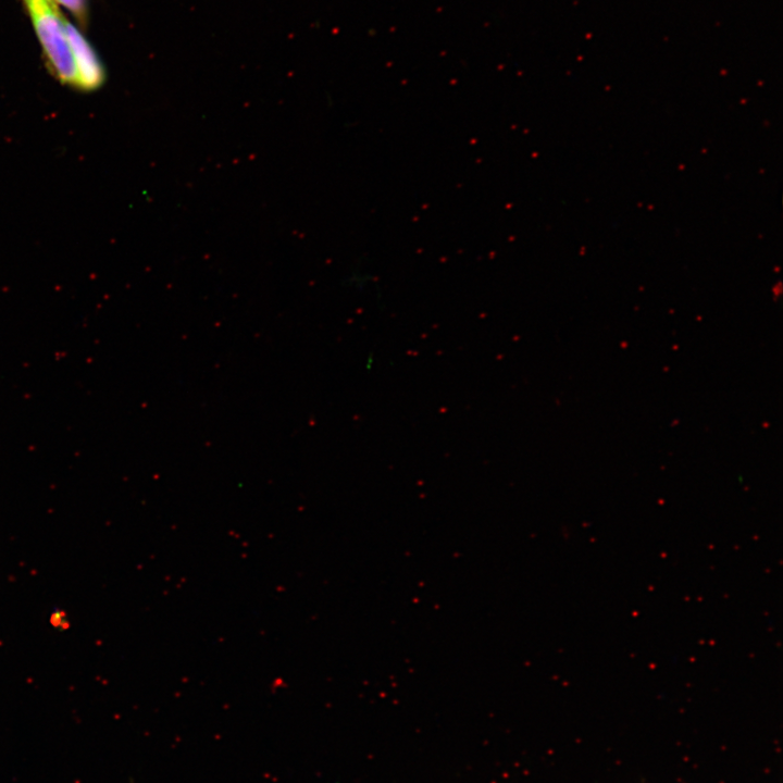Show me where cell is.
<instances>
[{"mask_svg": "<svg viewBox=\"0 0 783 783\" xmlns=\"http://www.w3.org/2000/svg\"><path fill=\"white\" fill-rule=\"evenodd\" d=\"M46 59L54 76L63 84L77 87V73L72 49L54 0H23Z\"/></svg>", "mask_w": 783, "mask_h": 783, "instance_id": "6da1fadb", "label": "cell"}, {"mask_svg": "<svg viewBox=\"0 0 783 783\" xmlns=\"http://www.w3.org/2000/svg\"><path fill=\"white\" fill-rule=\"evenodd\" d=\"M65 29L77 73V88L95 90L105 78L103 66L80 32L65 20Z\"/></svg>", "mask_w": 783, "mask_h": 783, "instance_id": "7a4b0ae2", "label": "cell"}, {"mask_svg": "<svg viewBox=\"0 0 783 783\" xmlns=\"http://www.w3.org/2000/svg\"><path fill=\"white\" fill-rule=\"evenodd\" d=\"M66 8L80 21L86 20V0H54Z\"/></svg>", "mask_w": 783, "mask_h": 783, "instance_id": "3957f363", "label": "cell"}]
</instances>
